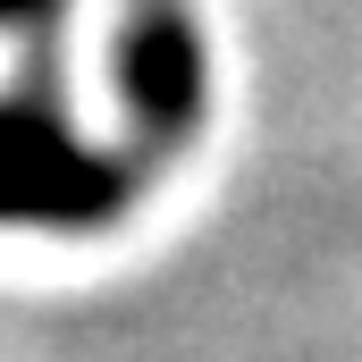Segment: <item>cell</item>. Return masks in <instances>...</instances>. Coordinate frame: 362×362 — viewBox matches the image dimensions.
Wrapping results in <instances>:
<instances>
[{
  "label": "cell",
  "mask_w": 362,
  "mask_h": 362,
  "mask_svg": "<svg viewBox=\"0 0 362 362\" xmlns=\"http://www.w3.org/2000/svg\"><path fill=\"white\" fill-rule=\"evenodd\" d=\"M135 194V169L68 135L51 101H0V228H110Z\"/></svg>",
  "instance_id": "6da1fadb"
},
{
  "label": "cell",
  "mask_w": 362,
  "mask_h": 362,
  "mask_svg": "<svg viewBox=\"0 0 362 362\" xmlns=\"http://www.w3.org/2000/svg\"><path fill=\"white\" fill-rule=\"evenodd\" d=\"M118 93H127L144 152L185 144V127L202 118V42H194L177 0H135L127 42H118Z\"/></svg>",
  "instance_id": "7a4b0ae2"
},
{
  "label": "cell",
  "mask_w": 362,
  "mask_h": 362,
  "mask_svg": "<svg viewBox=\"0 0 362 362\" xmlns=\"http://www.w3.org/2000/svg\"><path fill=\"white\" fill-rule=\"evenodd\" d=\"M59 8H68V0H0V34H34V42H51Z\"/></svg>",
  "instance_id": "3957f363"
}]
</instances>
